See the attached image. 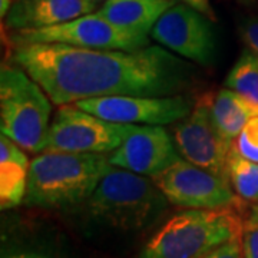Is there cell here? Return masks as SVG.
<instances>
[{"label":"cell","mask_w":258,"mask_h":258,"mask_svg":"<svg viewBox=\"0 0 258 258\" xmlns=\"http://www.w3.org/2000/svg\"><path fill=\"white\" fill-rule=\"evenodd\" d=\"M2 258H60L57 255H53L47 251L36 248H20V249H9L3 251Z\"/></svg>","instance_id":"603a6c76"},{"label":"cell","mask_w":258,"mask_h":258,"mask_svg":"<svg viewBox=\"0 0 258 258\" xmlns=\"http://www.w3.org/2000/svg\"><path fill=\"white\" fill-rule=\"evenodd\" d=\"M241 2H244V3H251L252 0H241Z\"/></svg>","instance_id":"4316f807"},{"label":"cell","mask_w":258,"mask_h":258,"mask_svg":"<svg viewBox=\"0 0 258 258\" xmlns=\"http://www.w3.org/2000/svg\"><path fill=\"white\" fill-rule=\"evenodd\" d=\"M134 125L102 119L75 103L62 105L55 113L43 151L106 154L119 147Z\"/></svg>","instance_id":"8992f818"},{"label":"cell","mask_w":258,"mask_h":258,"mask_svg":"<svg viewBox=\"0 0 258 258\" xmlns=\"http://www.w3.org/2000/svg\"><path fill=\"white\" fill-rule=\"evenodd\" d=\"M210 112L220 134L234 144L249 119L258 115V108L237 92L224 88L214 96L210 95Z\"/></svg>","instance_id":"2e32d148"},{"label":"cell","mask_w":258,"mask_h":258,"mask_svg":"<svg viewBox=\"0 0 258 258\" xmlns=\"http://www.w3.org/2000/svg\"><path fill=\"white\" fill-rule=\"evenodd\" d=\"M185 5L191 6L192 9L198 10L200 13H203L204 16H207L208 19H215L214 10H212L210 0H182Z\"/></svg>","instance_id":"cb8c5ba5"},{"label":"cell","mask_w":258,"mask_h":258,"mask_svg":"<svg viewBox=\"0 0 258 258\" xmlns=\"http://www.w3.org/2000/svg\"><path fill=\"white\" fill-rule=\"evenodd\" d=\"M111 165L106 154L42 151L30 161L23 204L45 210L83 205Z\"/></svg>","instance_id":"7a4b0ae2"},{"label":"cell","mask_w":258,"mask_h":258,"mask_svg":"<svg viewBox=\"0 0 258 258\" xmlns=\"http://www.w3.org/2000/svg\"><path fill=\"white\" fill-rule=\"evenodd\" d=\"M10 60L26 71L57 106L103 96H172L186 89L194 66L161 46L135 50L64 43L13 47Z\"/></svg>","instance_id":"6da1fadb"},{"label":"cell","mask_w":258,"mask_h":258,"mask_svg":"<svg viewBox=\"0 0 258 258\" xmlns=\"http://www.w3.org/2000/svg\"><path fill=\"white\" fill-rule=\"evenodd\" d=\"M174 142L181 157L215 175L228 178L230 141L217 129L210 112V95L195 102L192 112L174 129Z\"/></svg>","instance_id":"30bf717a"},{"label":"cell","mask_w":258,"mask_h":258,"mask_svg":"<svg viewBox=\"0 0 258 258\" xmlns=\"http://www.w3.org/2000/svg\"><path fill=\"white\" fill-rule=\"evenodd\" d=\"M52 103L39 83L19 66L0 69V129L28 152H42Z\"/></svg>","instance_id":"5b68a950"},{"label":"cell","mask_w":258,"mask_h":258,"mask_svg":"<svg viewBox=\"0 0 258 258\" xmlns=\"http://www.w3.org/2000/svg\"><path fill=\"white\" fill-rule=\"evenodd\" d=\"M224 83L225 88L237 92L258 108V56L251 50L242 52Z\"/></svg>","instance_id":"ac0fdd59"},{"label":"cell","mask_w":258,"mask_h":258,"mask_svg":"<svg viewBox=\"0 0 258 258\" xmlns=\"http://www.w3.org/2000/svg\"><path fill=\"white\" fill-rule=\"evenodd\" d=\"M25 149L9 137H0V207L10 210L23 204L29 181V162Z\"/></svg>","instance_id":"9a60e30c"},{"label":"cell","mask_w":258,"mask_h":258,"mask_svg":"<svg viewBox=\"0 0 258 258\" xmlns=\"http://www.w3.org/2000/svg\"><path fill=\"white\" fill-rule=\"evenodd\" d=\"M205 18L188 5H174L158 19L151 37L171 52L208 66L215 53V39Z\"/></svg>","instance_id":"8fae6325"},{"label":"cell","mask_w":258,"mask_h":258,"mask_svg":"<svg viewBox=\"0 0 258 258\" xmlns=\"http://www.w3.org/2000/svg\"><path fill=\"white\" fill-rule=\"evenodd\" d=\"M102 119L116 123L168 125L182 120L192 112L195 102L185 95L172 96H103L75 103Z\"/></svg>","instance_id":"9c48e42d"},{"label":"cell","mask_w":258,"mask_h":258,"mask_svg":"<svg viewBox=\"0 0 258 258\" xmlns=\"http://www.w3.org/2000/svg\"><path fill=\"white\" fill-rule=\"evenodd\" d=\"M241 241L244 258H258V207L242 222Z\"/></svg>","instance_id":"ffe728a7"},{"label":"cell","mask_w":258,"mask_h":258,"mask_svg":"<svg viewBox=\"0 0 258 258\" xmlns=\"http://www.w3.org/2000/svg\"><path fill=\"white\" fill-rule=\"evenodd\" d=\"M203 258H244L241 235L234 237L232 240L220 245Z\"/></svg>","instance_id":"44dd1931"},{"label":"cell","mask_w":258,"mask_h":258,"mask_svg":"<svg viewBox=\"0 0 258 258\" xmlns=\"http://www.w3.org/2000/svg\"><path fill=\"white\" fill-rule=\"evenodd\" d=\"M181 158L175 142L159 125H134L125 141L108 155L112 165L151 178Z\"/></svg>","instance_id":"7c38bea8"},{"label":"cell","mask_w":258,"mask_h":258,"mask_svg":"<svg viewBox=\"0 0 258 258\" xmlns=\"http://www.w3.org/2000/svg\"><path fill=\"white\" fill-rule=\"evenodd\" d=\"M169 204L189 210H237L241 198L228 179L181 158L152 176Z\"/></svg>","instance_id":"ba28073f"},{"label":"cell","mask_w":258,"mask_h":258,"mask_svg":"<svg viewBox=\"0 0 258 258\" xmlns=\"http://www.w3.org/2000/svg\"><path fill=\"white\" fill-rule=\"evenodd\" d=\"M93 3H96V5H99V3H105L106 0H92Z\"/></svg>","instance_id":"484cf974"},{"label":"cell","mask_w":258,"mask_h":258,"mask_svg":"<svg viewBox=\"0 0 258 258\" xmlns=\"http://www.w3.org/2000/svg\"><path fill=\"white\" fill-rule=\"evenodd\" d=\"M174 0H106L98 13L118 28L148 36Z\"/></svg>","instance_id":"5bb4252c"},{"label":"cell","mask_w":258,"mask_h":258,"mask_svg":"<svg viewBox=\"0 0 258 258\" xmlns=\"http://www.w3.org/2000/svg\"><path fill=\"white\" fill-rule=\"evenodd\" d=\"M168 204L151 176L111 165L83 208L89 218L108 228L139 231L157 221Z\"/></svg>","instance_id":"3957f363"},{"label":"cell","mask_w":258,"mask_h":258,"mask_svg":"<svg viewBox=\"0 0 258 258\" xmlns=\"http://www.w3.org/2000/svg\"><path fill=\"white\" fill-rule=\"evenodd\" d=\"M12 8V0H0V16L5 18Z\"/></svg>","instance_id":"d4e9b609"},{"label":"cell","mask_w":258,"mask_h":258,"mask_svg":"<svg viewBox=\"0 0 258 258\" xmlns=\"http://www.w3.org/2000/svg\"><path fill=\"white\" fill-rule=\"evenodd\" d=\"M228 178L231 186L242 201H258V162L242 157L234 144L228 154Z\"/></svg>","instance_id":"e0dca14e"},{"label":"cell","mask_w":258,"mask_h":258,"mask_svg":"<svg viewBox=\"0 0 258 258\" xmlns=\"http://www.w3.org/2000/svg\"><path fill=\"white\" fill-rule=\"evenodd\" d=\"M242 222L237 210H185L148 240L138 258H203L234 237Z\"/></svg>","instance_id":"277c9868"},{"label":"cell","mask_w":258,"mask_h":258,"mask_svg":"<svg viewBox=\"0 0 258 258\" xmlns=\"http://www.w3.org/2000/svg\"><path fill=\"white\" fill-rule=\"evenodd\" d=\"M234 147L242 157L258 162V115L251 118L234 141Z\"/></svg>","instance_id":"d6986e66"},{"label":"cell","mask_w":258,"mask_h":258,"mask_svg":"<svg viewBox=\"0 0 258 258\" xmlns=\"http://www.w3.org/2000/svg\"><path fill=\"white\" fill-rule=\"evenodd\" d=\"M92 0H15L6 26L15 32L56 26L96 10Z\"/></svg>","instance_id":"4fadbf2b"},{"label":"cell","mask_w":258,"mask_h":258,"mask_svg":"<svg viewBox=\"0 0 258 258\" xmlns=\"http://www.w3.org/2000/svg\"><path fill=\"white\" fill-rule=\"evenodd\" d=\"M10 40L15 46L32 43H64L89 49L120 50H135L149 46L148 36L118 28L98 12L83 15L81 18L56 26L35 30H19L12 35Z\"/></svg>","instance_id":"52a82bcc"},{"label":"cell","mask_w":258,"mask_h":258,"mask_svg":"<svg viewBox=\"0 0 258 258\" xmlns=\"http://www.w3.org/2000/svg\"><path fill=\"white\" fill-rule=\"evenodd\" d=\"M241 37L255 56H258V20H247L241 25Z\"/></svg>","instance_id":"7402d4cb"}]
</instances>
